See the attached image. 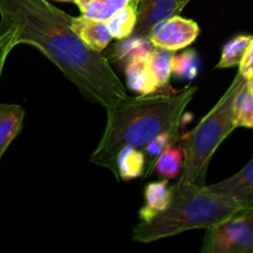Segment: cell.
Wrapping results in <instances>:
<instances>
[{
    "label": "cell",
    "instance_id": "6da1fadb",
    "mask_svg": "<svg viewBox=\"0 0 253 253\" xmlns=\"http://www.w3.org/2000/svg\"><path fill=\"white\" fill-rule=\"evenodd\" d=\"M29 44L49 59L91 103L109 108L127 95L101 52L86 46L71 26V15L47 0H0V35Z\"/></svg>",
    "mask_w": 253,
    "mask_h": 253
},
{
    "label": "cell",
    "instance_id": "7a4b0ae2",
    "mask_svg": "<svg viewBox=\"0 0 253 253\" xmlns=\"http://www.w3.org/2000/svg\"><path fill=\"white\" fill-rule=\"evenodd\" d=\"M197 85L170 93L126 96L106 108V125L90 162L115 172L116 156L123 148L142 150L162 132L179 127Z\"/></svg>",
    "mask_w": 253,
    "mask_h": 253
},
{
    "label": "cell",
    "instance_id": "3957f363",
    "mask_svg": "<svg viewBox=\"0 0 253 253\" xmlns=\"http://www.w3.org/2000/svg\"><path fill=\"white\" fill-rule=\"evenodd\" d=\"M239 210L241 209L236 204L212 193L207 185L178 179L170 187L167 207L148 221H140L136 225L132 239L136 242L150 244L189 230H208Z\"/></svg>",
    "mask_w": 253,
    "mask_h": 253
},
{
    "label": "cell",
    "instance_id": "277c9868",
    "mask_svg": "<svg viewBox=\"0 0 253 253\" xmlns=\"http://www.w3.org/2000/svg\"><path fill=\"white\" fill-rule=\"evenodd\" d=\"M247 78L237 73L232 83L214 108L185 136L182 143L184 150V165L179 180L205 185L208 168L222 141L236 128L235 125V100L246 84Z\"/></svg>",
    "mask_w": 253,
    "mask_h": 253
},
{
    "label": "cell",
    "instance_id": "5b68a950",
    "mask_svg": "<svg viewBox=\"0 0 253 253\" xmlns=\"http://www.w3.org/2000/svg\"><path fill=\"white\" fill-rule=\"evenodd\" d=\"M203 253H253V209L239 210L208 229Z\"/></svg>",
    "mask_w": 253,
    "mask_h": 253
},
{
    "label": "cell",
    "instance_id": "8992f818",
    "mask_svg": "<svg viewBox=\"0 0 253 253\" xmlns=\"http://www.w3.org/2000/svg\"><path fill=\"white\" fill-rule=\"evenodd\" d=\"M200 34L198 22L173 15L156 25L148 35L153 47L178 51L190 46Z\"/></svg>",
    "mask_w": 253,
    "mask_h": 253
},
{
    "label": "cell",
    "instance_id": "52a82bcc",
    "mask_svg": "<svg viewBox=\"0 0 253 253\" xmlns=\"http://www.w3.org/2000/svg\"><path fill=\"white\" fill-rule=\"evenodd\" d=\"M207 187L215 194L236 204L241 210L253 209V158L232 177Z\"/></svg>",
    "mask_w": 253,
    "mask_h": 253
},
{
    "label": "cell",
    "instance_id": "ba28073f",
    "mask_svg": "<svg viewBox=\"0 0 253 253\" xmlns=\"http://www.w3.org/2000/svg\"><path fill=\"white\" fill-rule=\"evenodd\" d=\"M136 26L131 36L148 39L150 31L163 20L182 11L177 0H135Z\"/></svg>",
    "mask_w": 253,
    "mask_h": 253
},
{
    "label": "cell",
    "instance_id": "9c48e42d",
    "mask_svg": "<svg viewBox=\"0 0 253 253\" xmlns=\"http://www.w3.org/2000/svg\"><path fill=\"white\" fill-rule=\"evenodd\" d=\"M71 26L79 39L95 51H104L113 40L106 21L91 19L84 15L78 17L71 16Z\"/></svg>",
    "mask_w": 253,
    "mask_h": 253
},
{
    "label": "cell",
    "instance_id": "30bf717a",
    "mask_svg": "<svg viewBox=\"0 0 253 253\" xmlns=\"http://www.w3.org/2000/svg\"><path fill=\"white\" fill-rule=\"evenodd\" d=\"M148 56L136 57L125 63L126 82L128 88L140 95H147L158 90L157 82L148 63Z\"/></svg>",
    "mask_w": 253,
    "mask_h": 253
},
{
    "label": "cell",
    "instance_id": "8fae6325",
    "mask_svg": "<svg viewBox=\"0 0 253 253\" xmlns=\"http://www.w3.org/2000/svg\"><path fill=\"white\" fill-rule=\"evenodd\" d=\"M25 110L17 104L0 103V160L22 128Z\"/></svg>",
    "mask_w": 253,
    "mask_h": 253
},
{
    "label": "cell",
    "instance_id": "7c38bea8",
    "mask_svg": "<svg viewBox=\"0 0 253 253\" xmlns=\"http://www.w3.org/2000/svg\"><path fill=\"white\" fill-rule=\"evenodd\" d=\"M170 199V187L168 179H161L147 184L145 188V205L140 209L141 221H148L156 214L162 211Z\"/></svg>",
    "mask_w": 253,
    "mask_h": 253
},
{
    "label": "cell",
    "instance_id": "4fadbf2b",
    "mask_svg": "<svg viewBox=\"0 0 253 253\" xmlns=\"http://www.w3.org/2000/svg\"><path fill=\"white\" fill-rule=\"evenodd\" d=\"M145 173V156L142 151L132 147H125L119 152L115 161L114 175L118 180H130L143 177Z\"/></svg>",
    "mask_w": 253,
    "mask_h": 253
},
{
    "label": "cell",
    "instance_id": "5bb4252c",
    "mask_svg": "<svg viewBox=\"0 0 253 253\" xmlns=\"http://www.w3.org/2000/svg\"><path fill=\"white\" fill-rule=\"evenodd\" d=\"M180 140V133L179 127H173L170 130L162 132L158 135L157 137L153 138L147 146L142 148V153L145 156V173L143 177L147 178L152 175L153 169H155L156 161L158 160L163 151L167 150L169 146L174 145V143L179 142Z\"/></svg>",
    "mask_w": 253,
    "mask_h": 253
},
{
    "label": "cell",
    "instance_id": "9a60e30c",
    "mask_svg": "<svg viewBox=\"0 0 253 253\" xmlns=\"http://www.w3.org/2000/svg\"><path fill=\"white\" fill-rule=\"evenodd\" d=\"M184 165V150L180 143H174L163 151L162 155L156 161L155 169L157 177L161 179H173L179 177Z\"/></svg>",
    "mask_w": 253,
    "mask_h": 253
},
{
    "label": "cell",
    "instance_id": "2e32d148",
    "mask_svg": "<svg viewBox=\"0 0 253 253\" xmlns=\"http://www.w3.org/2000/svg\"><path fill=\"white\" fill-rule=\"evenodd\" d=\"M132 0H74L82 15L106 21L118 10L131 4Z\"/></svg>",
    "mask_w": 253,
    "mask_h": 253
},
{
    "label": "cell",
    "instance_id": "e0dca14e",
    "mask_svg": "<svg viewBox=\"0 0 253 253\" xmlns=\"http://www.w3.org/2000/svg\"><path fill=\"white\" fill-rule=\"evenodd\" d=\"M155 47L150 40L145 37L128 36L126 39L119 40V43L114 46L111 51L114 61H120L126 63L130 59L141 56H148Z\"/></svg>",
    "mask_w": 253,
    "mask_h": 253
},
{
    "label": "cell",
    "instance_id": "ac0fdd59",
    "mask_svg": "<svg viewBox=\"0 0 253 253\" xmlns=\"http://www.w3.org/2000/svg\"><path fill=\"white\" fill-rule=\"evenodd\" d=\"M136 6L133 2H131L109 17L106 20V25L110 30L113 39L123 40L131 36L136 26Z\"/></svg>",
    "mask_w": 253,
    "mask_h": 253
},
{
    "label": "cell",
    "instance_id": "d6986e66",
    "mask_svg": "<svg viewBox=\"0 0 253 253\" xmlns=\"http://www.w3.org/2000/svg\"><path fill=\"white\" fill-rule=\"evenodd\" d=\"M173 57H174V51L158 48V47H155L148 56V63L157 82L158 89L166 88L169 84Z\"/></svg>",
    "mask_w": 253,
    "mask_h": 253
},
{
    "label": "cell",
    "instance_id": "ffe728a7",
    "mask_svg": "<svg viewBox=\"0 0 253 253\" xmlns=\"http://www.w3.org/2000/svg\"><path fill=\"white\" fill-rule=\"evenodd\" d=\"M252 39L253 36L250 35H237L234 39L227 41L222 47L221 57L216 68L225 69L240 66Z\"/></svg>",
    "mask_w": 253,
    "mask_h": 253
},
{
    "label": "cell",
    "instance_id": "44dd1931",
    "mask_svg": "<svg viewBox=\"0 0 253 253\" xmlns=\"http://www.w3.org/2000/svg\"><path fill=\"white\" fill-rule=\"evenodd\" d=\"M234 113L236 127L253 128V93L247 84L237 94Z\"/></svg>",
    "mask_w": 253,
    "mask_h": 253
},
{
    "label": "cell",
    "instance_id": "7402d4cb",
    "mask_svg": "<svg viewBox=\"0 0 253 253\" xmlns=\"http://www.w3.org/2000/svg\"><path fill=\"white\" fill-rule=\"evenodd\" d=\"M172 73L183 78L193 79L198 74V58L195 51H187L179 56L173 57Z\"/></svg>",
    "mask_w": 253,
    "mask_h": 253
},
{
    "label": "cell",
    "instance_id": "603a6c76",
    "mask_svg": "<svg viewBox=\"0 0 253 253\" xmlns=\"http://www.w3.org/2000/svg\"><path fill=\"white\" fill-rule=\"evenodd\" d=\"M12 31H6L1 34V39H0V78H1L2 69H4L5 62H6L7 56L14 48L12 44Z\"/></svg>",
    "mask_w": 253,
    "mask_h": 253
},
{
    "label": "cell",
    "instance_id": "cb8c5ba5",
    "mask_svg": "<svg viewBox=\"0 0 253 253\" xmlns=\"http://www.w3.org/2000/svg\"><path fill=\"white\" fill-rule=\"evenodd\" d=\"M240 73L245 77V78H250L253 76V39L250 43L249 48H247L246 53H245L244 59L240 63Z\"/></svg>",
    "mask_w": 253,
    "mask_h": 253
},
{
    "label": "cell",
    "instance_id": "d4e9b609",
    "mask_svg": "<svg viewBox=\"0 0 253 253\" xmlns=\"http://www.w3.org/2000/svg\"><path fill=\"white\" fill-rule=\"evenodd\" d=\"M246 84H247V86H249L250 90H251L252 93H253V76L250 77V78H247Z\"/></svg>",
    "mask_w": 253,
    "mask_h": 253
},
{
    "label": "cell",
    "instance_id": "484cf974",
    "mask_svg": "<svg viewBox=\"0 0 253 253\" xmlns=\"http://www.w3.org/2000/svg\"><path fill=\"white\" fill-rule=\"evenodd\" d=\"M178 1V4H179V6H180V9H184V6H187L188 5V2L190 1V0H177Z\"/></svg>",
    "mask_w": 253,
    "mask_h": 253
},
{
    "label": "cell",
    "instance_id": "4316f807",
    "mask_svg": "<svg viewBox=\"0 0 253 253\" xmlns=\"http://www.w3.org/2000/svg\"><path fill=\"white\" fill-rule=\"evenodd\" d=\"M56 1H62V2H74V0H56Z\"/></svg>",
    "mask_w": 253,
    "mask_h": 253
},
{
    "label": "cell",
    "instance_id": "83f0119b",
    "mask_svg": "<svg viewBox=\"0 0 253 253\" xmlns=\"http://www.w3.org/2000/svg\"><path fill=\"white\" fill-rule=\"evenodd\" d=\"M0 39H1V35H0Z\"/></svg>",
    "mask_w": 253,
    "mask_h": 253
},
{
    "label": "cell",
    "instance_id": "f1b7e54d",
    "mask_svg": "<svg viewBox=\"0 0 253 253\" xmlns=\"http://www.w3.org/2000/svg\"><path fill=\"white\" fill-rule=\"evenodd\" d=\"M132 1H135V0H132Z\"/></svg>",
    "mask_w": 253,
    "mask_h": 253
}]
</instances>
